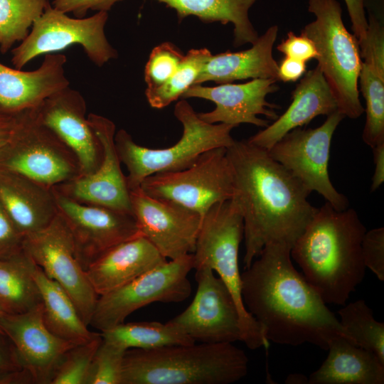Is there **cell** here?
<instances>
[{
	"instance_id": "1",
	"label": "cell",
	"mask_w": 384,
	"mask_h": 384,
	"mask_svg": "<svg viewBox=\"0 0 384 384\" xmlns=\"http://www.w3.org/2000/svg\"><path fill=\"white\" fill-rule=\"evenodd\" d=\"M291 249L268 244L241 273L243 304L265 339L293 346L309 343L324 350L338 336L354 343L319 292L295 269Z\"/></svg>"
},
{
	"instance_id": "2",
	"label": "cell",
	"mask_w": 384,
	"mask_h": 384,
	"mask_svg": "<svg viewBox=\"0 0 384 384\" xmlns=\"http://www.w3.org/2000/svg\"><path fill=\"white\" fill-rule=\"evenodd\" d=\"M234 179L233 198L243 220L245 269L271 243L292 247L316 208L311 193L268 151L248 140L226 149Z\"/></svg>"
},
{
	"instance_id": "3",
	"label": "cell",
	"mask_w": 384,
	"mask_h": 384,
	"mask_svg": "<svg viewBox=\"0 0 384 384\" xmlns=\"http://www.w3.org/2000/svg\"><path fill=\"white\" fill-rule=\"evenodd\" d=\"M366 228L353 208L338 210L326 202L291 249L306 280L326 304L343 306L366 274L361 242Z\"/></svg>"
},
{
	"instance_id": "4",
	"label": "cell",
	"mask_w": 384,
	"mask_h": 384,
	"mask_svg": "<svg viewBox=\"0 0 384 384\" xmlns=\"http://www.w3.org/2000/svg\"><path fill=\"white\" fill-rule=\"evenodd\" d=\"M249 358L233 343L128 349L122 384H231L246 376Z\"/></svg>"
},
{
	"instance_id": "5",
	"label": "cell",
	"mask_w": 384,
	"mask_h": 384,
	"mask_svg": "<svg viewBox=\"0 0 384 384\" xmlns=\"http://www.w3.org/2000/svg\"><path fill=\"white\" fill-rule=\"evenodd\" d=\"M174 115L183 125V134L176 144L167 148L150 149L140 146L124 129L115 133L118 156L128 171L126 181L129 191L139 188L142 182L152 174L185 169L204 152L216 148H228L235 141L230 134L235 126L203 121L184 99L176 103Z\"/></svg>"
},
{
	"instance_id": "6",
	"label": "cell",
	"mask_w": 384,
	"mask_h": 384,
	"mask_svg": "<svg viewBox=\"0 0 384 384\" xmlns=\"http://www.w3.org/2000/svg\"><path fill=\"white\" fill-rule=\"evenodd\" d=\"M308 11L316 18L301 34L316 47L317 65L333 92L338 110L345 117L357 119L364 112L359 99L362 60L358 41L343 23L338 0H309Z\"/></svg>"
},
{
	"instance_id": "7",
	"label": "cell",
	"mask_w": 384,
	"mask_h": 384,
	"mask_svg": "<svg viewBox=\"0 0 384 384\" xmlns=\"http://www.w3.org/2000/svg\"><path fill=\"white\" fill-rule=\"evenodd\" d=\"M243 238V220L236 201L213 206L203 215L192 253L193 269H211L225 284L238 306L243 326L242 342L255 350L268 341L254 317L245 309L241 295V273L238 265L240 244Z\"/></svg>"
},
{
	"instance_id": "8",
	"label": "cell",
	"mask_w": 384,
	"mask_h": 384,
	"mask_svg": "<svg viewBox=\"0 0 384 384\" xmlns=\"http://www.w3.org/2000/svg\"><path fill=\"white\" fill-rule=\"evenodd\" d=\"M0 169L53 188L82 175L71 149L36 117L35 109L16 115L15 126L0 147Z\"/></svg>"
},
{
	"instance_id": "9",
	"label": "cell",
	"mask_w": 384,
	"mask_h": 384,
	"mask_svg": "<svg viewBox=\"0 0 384 384\" xmlns=\"http://www.w3.org/2000/svg\"><path fill=\"white\" fill-rule=\"evenodd\" d=\"M192 253L166 261L127 284L99 296L90 324L100 331L124 322L136 310L154 302L178 303L191 293Z\"/></svg>"
},
{
	"instance_id": "10",
	"label": "cell",
	"mask_w": 384,
	"mask_h": 384,
	"mask_svg": "<svg viewBox=\"0 0 384 384\" xmlns=\"http://www.w3.org/2000/svg\"><path fill=\"white\" fill-rule=\"evenodd\" d=\"M107 17V11H98L90 17L73 18L48 4L31 31L12 50V63L21 70L37 56L79 44L93 63L102 66L117 56L105 33Z\"/></svg>"
},
{
	"instance_id": "11",
	"label": "cell",
	"mask_w": 384,
	"mask_h": 384,
	"mask_svg": "<svg viewBox=\"0 0 384 384\" xmlns=\"http://www.w3.org/2000/svg\"><path fill=\"white\" fill-rule=\"evenodd\" d=\"M227 148L208 150L191 166L146 177L141 189L147 195L172 201L203 217L215 204L234 196V179Z\"/></svg>"
},
{
	"instance_id": "12",
	"label": "cell",
	"mask_w": 384,
	"mask_h": 384,
	"mask_svg": "<svg viewBox=\"0 0 384 384\" xmlns=\"http://www.w3.org/2000/svg\"><path fill=\"white\" fill-rule=\"evenodd\" d=\"M344 117L336 110L321 126L295 128L267 150L311 192H317L338 210L348 208L349 202L332 184L328 169L332 137Z\"/></svg>"
},
{
	"instance_id": "13",
	"label": "cell",
	"mask_w": 384,
	"mask_h": 384,
	"mask_svg": "<svg viewBox=\"0 0 384 384\" xmlns=\"http://www.w3.org/2000/svg\"><path fill=\"white\" fill-rule=\"evenodd\" d=\"M23 249L64 289L89 326L99 296L77 258L72 234L63 218L58 213L48 226L24 236Z\"/></svg>"
},
{
	"instance_id": "14",
	"label": "cell",
	"mask_w": 384,
	"mask_h": 384,
	"mask_svg": "<svg viewBox=\"0 0 384 384\" xmlns=\"http://www.w3.org/2000/svg\"><path fill=\"white\" fill-rule=\"evenodd\" d=\"M195 270L197 289L193 301L169 321L195 341L242 342V322L230 290L211 269L203 267Z\"/></svg>"
},
{
	"instance_id": "15",
	"label": "cell",
	"mask_w": 384,
	"mask_h": 384,
	"mask_svg": "<svg viewBox=\"0 0 384 384\" xmlns=\"http://www.w3.org/2000/svg\"><path fill=\"white\" fill-rule=\"evenodd\" d=\"M58 213L66 223L82 268L111 247L140 235L131 213L75 201L52 188Z\"/></svg>"
},
{
	"instance_id": "16",
	"label": "cell",
	"mask_w": 384,
	"mask_h": 384,
	"mask_svg": "<svg viewBox=\"0 0 384 384\" xmlns=\"http://www.w3.org/2000/svg\"><path fill=\"white\" fill-rule=\"evenodd\" d=\"M132 214L140 233L166 259L193 253L203 216L172 201L132 190Z\"/></svg>"
},
{
	"instance_id": "17",
	"label": "cell",
	"mask_w": 384,
	"mask_h": 384,
	"mask_svg": "<svg viewBox=\"0 0 384 384\" xmlns=\"http://www.w3.org/2000/svg\"><path fill=\"white\" fill-rule=\"evenodd\" d=\"M87 119L102 148L99 168L92 174L53 188L81 203L132 214L126 176L122 171L115 147V125L110 119L93 113L87 115Z\"/></svg>"
},
{
	"instance_id": "18",
	"label": "cell",
	"mask_w": 384,
	"mask_h": 384,
	"mask_svg": "<svg viewBox=\"0 0 384 384\" xmlns=\"http://www.w3.org/2000/svg\"><path fill=\"white\" fill-rule=\"evenodd\" d=\"M277 81L272 78H257L245 83H223L215 87L194 85L181 97H198L214 102L213 110L198 113L200 118L208 123H224L235 127L240 124H251L266 127L268 121L258 116L264 115L274 120L277 118L274 109L279 107L266 100L267 95L278 90Z\"/></svg>"
},
{
	"instance_id": "19",
	"label": "cell",
	"mask_w": 384,
	"mask_h": 384,
	"mask_svg": "<svg viewBox=\"0 0 384 384\" xmlns=\"http://www.w3.org/2000/svg\"><path fill=\"white\" fill-rule=\"evenodd\" d=\"M0 327L13 343L33 383L50 384L65 353L78 344L58 337L47 328L42 304L22 314L4 313Z\"/></svg>"
},
{
	"instance_id": "20",
	"label": "cell",
	"mask_w": 384,
	"mask_h": 384,
	"mask_svg": "<svg viewBox=\"0 0 384 384\" xmlns=\"http://www.w3.org/2000/svg\"><path fill=\"white\" fill-rule=\"evenodd\" d=\"M38 119L74 153L81 176L93 174L102 159V148L86 116L81 94L68 87L51 95L35 109Z\"/></svg>"
},
{
	"instance_id": "21",
	"label": "cell",
	"mask_w": 384,
	"mask_h": 384,
	"mask_svg": "<svg viewBox=\"0 0 384 384\" xmlns=\"http://www.w3.org/2000/svg\"><path fill=\"white\" fill-rule=\"evenodd\" d=\"M66 57L45 55L33 71L13 69L0 63V114L16 116L37 108L43 101L69 86L65 74Z\"/></svg>"
},
{
	"instance_id": "22",
	"label": "cell",
	"mask_w": 384,
	"mask_h": 384,
	"mask_svg": "<svg viewBox=\"0 0 384 384\" xmlns=\"http://www.w3.org/2000/svg\"><path fill=\"white\" fill-rule=\"evenodd\" d=\"M292 101L287 110L247 140L269 150L291 130L308 124L319 115H329L338 110L333 92L320 68L306 72L292 92Z\"/></svg>"
},
{
	"instance_id": "23",
	"label": "cell",
	"mask_w": 384,
	"mask_h": 384,
	"mask_svg": "<svg viewBox=\"0 0 384 384\" xmlns=\"http://www.w3.org/2000/svg\"><path fill=\"white\" fill-rule=\"evenodd\" d=\"M167 261L142 234L111 247L86 269L98 296L107 294Z\"/></svg>"
},
{
	"instance_id": "24",
	"label": "cell",
	"mask_w": 384,
	"mask_h": 384,
	"mask_svg": "<svg viewBox=\"0 0 384 384\" xmlns=\"http://www.w3.org/2000/svg\"><path fill=\"white\" fill-rule=\"evenodd\" d=\"M0 203L23 237L46 228L58 214L52 188L1 169Z\"/></svg>"
},
{
	"instance_id": "25",
	"label": "cell",
	"mask_w": 384,
	"mask_h": 384,
	"mask_svg": "<svg viewBox=\"0 0 384 384\" xmlns=\"http://www.w3.org/2000/svg\"><path fill=\"white\" fill-rule=\"evenodd\" d=\"M278 26H270L249 49L212 55L204 64L195 85L207 81L230 83L235 80L272 78L278 80V63L272 55Z\"/></svg>"
},
{
	"instance_id": "26",
	"label": "cell",
	"mask_w": 384,
	"mask_h": 384,
	"mask_svg": "<svg viewBox=\"0 0 384 384\" xmlns=\"http://www.w3.org/2000/svg\"><path fill=\"white\" fill-rule=\"evenodd\" d=\"M321 366L308 384H383L384 362L373 353L338 336L330 343Z\"/></svg>"
},
{
	"instance_id": "27",
	"label": "cell",
	"mask_w": 384,
	"mask_h": 384,
	"mask_svg": "<svg viewBox=\"0 0 384 384\" xmlns=\"http://www.w3.org/2000/svg\"><path fill=\"white\" fill-rule=\"evenodd\" d=\"M34 277L41 296L43 319L47 328L64 340L80 343L95 332L88 330L73 300L64 289L37 265Z\"/></svg>"
},
{
	"instance_id": "28",
	"label": "cell",
	"mask_w": 384,
	"mask_h": 384,
	"mask_svg": "<svg viewBox=\"0 0 384 384\" xmlns=\"http://www.w3.org/2000/svg\"><path fill=\"white\" fill-rule=\"evenodd\" d=\"M175 9L180 20L197 16L204 22L231 23L234 26V46L254 43L258 34L248 11L257 0H156Z\"/></svg>"
},
{
	"instance_id": "29",
	"label": "cell",
	"mask_w": 384,
	"mask_h": 384,
	"mask_svg": "<svg viewBox=\"0 0 384 384\" xmlns=\"http://www.w3.org/2000/svg\"><path fill=\"white\" fill-rule=\"evenodd\" d=\"M36 267L23 248L0 259V307L4 313L22 314L42 304Z\"/></svg>"
},
{
	"instance_id": "30",
	"label": "cell",
	"mask_w": 384,
	"mask_h": 384,
	"mask_svg": "<svg viewBox=\"0 0 384 384\" xmlns=\"http://www.w3.org/2000/svg\"><path fill=\"white\" fill-rule=\"evenodd\" d=\"M100 333L104 341L125 350L153 349L196 343L169 321L164 324L159 321L123 322Z\"/></svg>"
},
{
	"instance_id": "31",
	"label": "cell",
	"mask_w": 384,
	"mask_h": 384,
	"mask_svg": "<svg viewBox=\"0 0 384 384\" xmlns=\"http://www.w3.org/2000/svg\"><path fill=\"white\" fill-rule=\"evenodd\" d=\"M338 314L341 325L354 343L384 362V323L375 320L366 302L358 299L346 304Z\"/></svg>"
},
{
	"instance_id": "32",
	"label": "cell",
	"mask_w": 384,
	"mask_h": 384,
	"mask_svg": "<svg viewBox=\"0 0 384 384\" xmlns=\"http://www.w3.org/2000/svg\"><path fill=\"white\" fill-rule=\"evenodd\" d=\"M207 48L191 49L174 75L164 84L154 88L146 89V97L149 105L157 109L164 108L181 97L193 85L204 64L211 55Z\"/></svg>"
},
{
	"instance_id": "33",
	"label": "cell",
	"mask_w": 384,
	"mask_h": 384,
	"mask_svg": "<svg viewBox=\"0 0 384 384\" xmlns=\"http://www.w3.org/2000/svg\"><path fill=\"white\" fill-rule=\"evenodd\" d=\"M48 0H0V50L6 53L29 33L34 21L48 4Z\"/></svg>"
},
{
	"instance_id": "34",
	"label": "cell",
	"mask_w": 384,
	"mask_h": 384,
	"mask_svg": "<svg viewBox=\"0 0 384 384\" xmlns=\"http://www.w3.org/2000/svg\"><path fill=\"white\" fill-rule=\"evenodd\" d=\"M358 83L366 100L362 139L372 149L384 142V78L362 62Z\"/></svg>"
},
{
	"instance_id": "35",
	"label": "cell",
	"mask_w": 384,
	"mask_h": 384,
	"mask_svg": "<svg viewBox=\"0 0 384 384\" xmlns=\"http://www.w3.org/2000/svg\"><path fill=\"white\" fill-rule=\"evenodd\" d=\"M102 341L101 333L75 345L63 357L50 384H85L94 356Z\"/></svg>"
},
{
	"instance_id": "36",
	"label": "cell",
	"mask_w": 384,
	"mask_h": 384,
	"mask_svg": "<svg viewBox=\"0 0 384 384\" xmlns=\"http://www.w3.org/2000/svg\"><path fill=\"white\" fill-rule=\"evenodd\" d=\"M368 18L365 41L359 45L362 61L384 78L383 0H364Z\"/></svg>"
},
{
	"instance_id": "37",
	"label": "cell",
	"mask_w": 384,
	"mask_h": 384,
	"mask_svg": "<svg viewBox=\"0 0 384 384\" xmlns=\"http://www.w3.org/2000/svg\"><path fill=\"white\" fill-rule=\"evenodd\" d=\"M126 351L102 339L92 359L85 384H122Z\"/></svg>"
},
{
	"instance_id": "38",
	"label": "cell",
	"mask_w": 384,
	"mask_h": 384,
	"mask_svg": "<svg viewBox=\"0 0 384 384\" xmlns=\"http://www.w3.org/2000/svg\"><path fill=\"white\" fill-rule=\"evenodd\" d=\"M183 53L171 43H163L151 50L144 70L147 88L159 87L176 71L184 58Z\"/></svg>"
},
{
	"instance_id": "39",
	"label": "cell",
	"mask_w": 384,
	"mask_h": 384,
	"mask_svg": "<svg viewBox=\"0 0 384 384\" xmlns=\"http://www.w3.org/2000/svg\"><path fill=\"white\" fill-rule=\"evenodd\" d=\"M33 383L23 366L16 350L8 337L0 331V384Z\"/></svg>"
},
{
	"instance_id": "40",
	"label": "cell",
	"mask_w": 384,
	"mask_h": 384,
	"mask_svg": "<svg viewBox=\"0 0 384 384\" xmlns=\"http://www.w3.org/2000/svg\"><path fill=\"white\" fill-rule=\"evenodd\" d=\"M364 265L380 281L384 280V228L366 232L361 242Z\"/></svg>"
},
{
	"instance_id": "41",
	"label": "cell",
	"mask_w": 384,
	"mask_h": 384,
	"mask_svg": "<svg viewBox=\"0 0 384 384\" xmlns=\"http://www.w3.org/2000/svg\"><path fill=\"white\" fill-rule=\"evenodd\" d=\"M278 51L285 57L308 62L316 59L317 51L314 43L307 37L295 35L289 31L287 37L277 46Z\"/></svg>"
},
{
	"instance_id": "42",
	"label": "cell",
	"mask_w": 384,
	"mask_h": 384,
	"mask_svg": "<svg viewBox=\"0 0 384 384\" xmlns=\"http://www.w3.org/2000/svg\"><path fill=\"white\" fill-rule=\"evenodd\" d=\"M23 236L18 232L0 203V259L23 248Z\"/></svg>"
},
{
	"instance_id": "43",
	"label": "cell",
	"mask_w": 384,
	"mask_h": 384,
	"mask_svg": "<svg viewBox=\"0 0 384 384\" xmlns=\"http://www.w3.org/2000/svg\"><path fill=\"white\" fill-rule=\"evenodd\" d=\"M121 0H54L53 8L65 13L72 12L78 18H82L87 11H107Z\"/></svg>"
},
{
	"instance_id": "44",
	"label": "cell",
	"mask_w": 384,
	"mask_h": 384,
	"mask_svg": "<svg viewBox=\"0 0 384 384\" xmlns=\"http://www.w3.org/2000/svg\"><path fill=\"white\" fill-rule=\"evenodd\" d=\"M344 1L351 19V29L360 45L366 39L368 28L364 0H344Z\"/></svg>"
},
{
	"instance_id": "45",
	"label": "cell",
	"mask_w": 384,
	"mask_h": 384,
	"mask_svg": "<svg viewBox=\"0 0 384 384\" xmlns=\"http://www.w3.org/2000/svg\"><path fill=\"white\" fill-rule=\"evenodd\" d=\"M306 71V62L284 56L278 64V80L296 82L303 77Z\"/></svg>"
},
{
	"instance_id": "46",
	"label": "cell",
	"mask_w": 384,
	"mask_h": 384,
	"mask_svg": "<svg viewBox=\"0 0 384 384\" xmlns=\"http://www.w3.org/2000/svg\"><path fill=\"white\" fill-rule=\"evenodd\" d=\"M372 149L375 169L370 191L373 192L384 182V142L375 146Z\"/></svg>"
},
{
	"instance_id": "47",
	"label": "cell",
	"mask_w": 384,
	"mask_h": 384,
	"mask_svg": "<svg viewBox=\"0 0 384 384\" xmlns=\"http://www.w3.org/2000/svg\"><path fill=\"white\" fill-rule=\"evenodd\" d=\"M16 116L0 114V140H6L13 130Z\"/></svg>"
},
{
	"instance_id": "48",
	"label": "cell",
	"mask_w": 384,
	"mask_h": 384,
	"mask_svg": "<svg viewBox=\"0 0 384 384\" xmlns=\"http://www.w3.org/2000/svg\"><path fill=\"white\" fill-rule=\"evenodd\" d=\"M288 384H308V378L302 374H290L285 380Z\"/></svg>"
},
{
	"instance_id": "49",
	"label": "cell",
	"mask_w": 384,
	"mask_h": 384,
	"mask_svg": "<svg viewBox=\"0 0 384 384\" xmlns=\"http://www.w3.org/2000/svg\"><path fill=\"white\" fill-rule=\"evenodd\" d=\"M4 313V312L3 311V310H2V309H1V307H0V318H1V315H2ZM0 331H2V330L1 329V327H0Z\"/></svg>"
},
{
	"instance_id": "50",
	"label": "cell",
	"mask_w": 384,
	"mask_h": 384,
	"mask_svg": "<svg viewBox=\"0 0 384 384\" xmlns=\"http://www.w3.org/2000/svg\"><path fill=\"white\" fill-rule=\"evenodd\" d=\"M6 140H0V147L1 146V145L4 144V142Z\"/></svg>"
}]
</instances>
